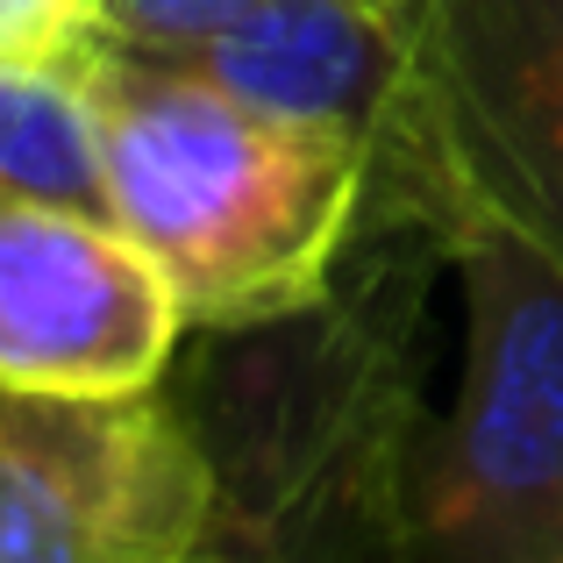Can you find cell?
Masks as SVG:
<instances>
[{
	"instance_id": "cell-1",
	"label": "cell",
	"mask_w": 563,
	"mask_h": 563,
	"mask_svg": "<svg viewBox=\"0 0 563 563\" xmlns=\"http://www.w3.org/2000/svg\"><path fill=\"white\" fill-rule=\"evenodd\" d=\"M435 264L442 235L393 221V257L335 278L329 300L200 335L179 407L221 499L186 563H413L407 485L428 428L413 357Z\"/></svg>"
},
{
	"instance_id": "cell-2",
	"label": "cell",
	"mask_w": 563,
	"mask_h": 563,
	"mask_svg": "<svg viewBox=\"0 0 563 563\" xmlns=\"http://www.w3.org/2000/svg\"><path fill=\"white\" fill-rule=\"evenodd\" d=\"M100 200L186 307V335L264 329L329 300L364 243L372 151L300 129L165 57H86Z\"/></svg>"
},
{
	"instance_id": "cell-3",
	"label": "cell",
	"mask_w": 563,
	"mask_h": 563,
	"mask_svg": "<svg viewBox=\"0 0 563 563\" xmlns=\"http://www.w3.org/2000/svg\"><path fill=\"white\" fill-rule=\"evenodd\" d=\"M442 250L464 364L413 450V563H563V264L485 207H456Z\"/></svg>"
},
{
	"instance_id": "cell-4",
	"label": "cell",
	"mask_w": 563,
	"mask_h": 563,
	"mask_svg": "<svg viewBox=\"0 0 563 563\" xmlns=\"http://www.w3.org/2000/svg\"><path fill=\"white\" fill-rule=\"evenodd\" d=\"M214 499V456L172 385H0V563H186Z\"/></svg>"
},
{
	"instance_id": "cell-5",
	"label": "cell",
	"mask_w": 563,
	"mask_h": 563,
	"mask_svg": "<svg viewBox=\"0 0 563 563\" xmlns=\"http://www.w3.org/2000/svg\"><path fill=\"white\" fill-rule=\"evenodd\" d=\"M413 43L450 214L485 207L563 264V0H413Z\"/></svg>"
},
{
	"instance_id": "cell-6",
	"label": "cell",
	"mask_w": 563,
	"mask_h": 563,
	"mask_svg": "<svg viewBox=\"0 0 563 563\" xmlns=\"http://www.w3.org/2000/svg\"><path fill=\"white\" fill-rule=\"evenodd\" d=\"M179 343V292L122 221L0 192V385L151 393L172 378Z\"/></svg>"
},
{
	"instance_id": "cell-7",
	"label": "cell",
	"mask_w": 563,
	"mask_h": 563,
	"mask_svg": "<svg viewBox=\"0 0 563 563\" xmlns=\"http://www.w3.org/2000/svg\"><path fill=\"white\" fill-rule=\"evenodd\" d=\"M0 192H36V200L108 214L86 71H0Z\"/></svg>"
},
{
	"instance_id": "cell-8",
	"label": "cell",
	"mask_w": 563,
	"mask_h": 563,
	"mask_svg": "<svg viewBox=\"0 0 563 563\" xmlns=\"http://www.w3.org/2000/svg\"><path fill=\"white\" fill-rule=\"evenodd\" d=\"M243 8L250 0H93V29H100V43H114V51L179 65V57H192L200 43H214Z\"/></svg>"
},
{
	"instance_id": "cell-9",
	"label": "cell",
	"mask_w": 563,
	"mask_h": 563,
	"mask_svg": "<svg viewBox=\"0 0 563 563\" xmlns=\"http://www.w3.org/2000/svg\"><path fill=\"white\" fill-rule=\"evenodd\" d=\"M93 51V0H0V71H79Z\"/></svg>"
}]
</instances>
